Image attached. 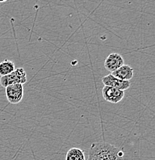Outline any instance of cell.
Masks as SVG:
<instances>
[{
    "label": "cell",
    "mask_w": 155,
    "mask_h": 160,
    "mask_svg": "<svg viewBox=\"0 0 155 160\" xmlns=\"http://www.w3.org/2000/svg\"><path fill=\"white\" fill-rule=\"evenodd\" d=\"M87 160H124V152L107 142L91 145Z\"/></svg>",
    "instance_id": "1"
},
{
    "label": "cell",
    "mask_w": 155,
    "mask_h": 160,
    "mask_svg": "<svg viewBox=\"0 0 155 160\" xmlns=\"http://www.w3.org/2000/svg\"><path fill=\"white\" fill-rule=\"evenodd\" d=\"M26 81H27L26 72L23 68L16 69V70L11 74L1 76L0 78V84L4 88L15 84L23 85L26 82Z\"/></svg>",
    "instance_id": "2"
},
{
    "label": "cell",
    "mask_w": 155,
    "mask_h": 160,
    "mask_svg": "<svg viewBox=\"0 0 155 160\" xmlns=\"http://www.w3.org/2000/svg\"><path fill=\"white\" fill-rule=\"evenodd\" d=\"M6 99L11 104H18L23 97V85L15 84L5 88Z\"/></svg>",
    "instance_id": "3"
},
{
    "label": "cell",
    "mask_w": 155,
    "mask_h": 160,
    "mask_svg": "<svg viewBox=\"0 0 155 160\" xmlns=\"http://www.w3.org/2000/svg\"><path fill=\"white\" fill-rule=\"evenodd\" d=\"M102 96L105 101L116 104L124 99V92L115 88L104 86L102 89Z\"/></svg>",
    "instance_id": "4"
},
{
    "label": "cell",
    "mask_w": 155,
    "mask_h": 160,
    "mask_svg": "<svg viewBox=\"0 0 155 160\" xmlns=\"http://www.w3.org/2000/svg\"><path fill=\"white\" fill-rule=\"evenodd\" d=\"M102 82L105 86H110V87L115 88V89H120L124 92L129 89L131 86V82L123 81V80L116 79L111 73L103 77Z\"/></svg>",
    "instance_id": "5"
},
{
    "label": "cell",
    "mask_w": 155,
    "mask_h": 160,
    "mask_svg": "<svg viewBox=\"0 0 155 160\" xmlns=\"http://www.w3.org/2000/svg\"><path fill=\"white\" fill-rule=\"evenodd\" d=\"M124 65L122 56L118 53H111L104 62V67L111 73L117 70Z\"/></svg>",
    "instance_id": "6"
},
{
    "label": "cell",
    "mask_w": 155,
    "mask_h": 160,
    "mask_svg": "<svg viewBox=\"0 0 155 160\" xmlns=\"http://www.w3.org/2000/svg\"><path fill=\"white\" fill-rule=\"evenodd\" d=\"M111 74L116 79L123 81H130L134 76V69L127 65H124Z\"/></svg>",
    "instance_id": "7"
},
{
    "label": "cell",
    "mask_w": 155,
    "mask_h": 160,
    "mask_svg": "<svg viewBox=\"0 0 155 160\" xmlns=\"http://www.w3.org/2000/svg\"><path fill=\"white\" fill-rule=\"evenodd\" d=\"M16 70L14 62L11 60L5 59L0 62V76H5L11 74Z\"/></svg>",
    "instance_id": "8"
},
{
    "label": "cell",
    "mask_w": 155,
    "mask_h": 160,
    "mask_svg": "<svg viewBox=\"0 0 155 160\" xmlns=\"http://www.w3.org/2000/svg\"><path fill=\"white\" fill-rule=\"evenodd\" d=\"M65 160H86L83 151L80 148H71L66 152Z\"/></svg>",
    "instance_id": "9"
}]
</instances>
